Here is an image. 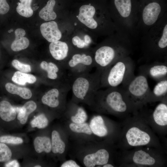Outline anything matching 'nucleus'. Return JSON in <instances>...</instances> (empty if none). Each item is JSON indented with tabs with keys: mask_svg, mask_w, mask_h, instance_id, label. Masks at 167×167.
Returning a JSON list of instances; mask_svg holds the SVG:
<instances>
[{
	"mask_svg": "<svg viewBox=\"0 0 167 167\" xmlns=\"http://www.w3.org/2000/svg\"><path fill=\"white\" fill-rule=\"evenodd\" d=\"M142 58L147 62L167 60V13L141 38Z\"/></svg>",
	"mask_w": 167,
	"mask_h": 167,
	"instance_id": "nucleus-1",
	"label": "nucleus"
},
{
	"mask_svg": "<svg viewBox=\"0 0 167 167\" xmlns=\"http://www.w3.org/2000/svg\"><path fill=\"white\" fill-rule=\"evenodd\" d=\"M132 51L131 39L125 34L116 32L107 41L95 50V67L101 72L119 59L129 56Z\"/></svg>",
	"mask_w": 167,
	"mask_h": 167,
	"instance_id": "nucleus-2",
	"label": "nucleus"
},
{
	"mask_svg": "<svg viewBox=\"0 0 167 167\" xmlns=\"http://www.w3.org/2000/svg\"><path fill=\"white\" fill-rule=\"evenodd\" d=\"M114 8L110 13L117 31L131 39L136 36V28L138 20L139 7L132 0H114Z\"/></svg>",
	"mask_w": 167,
	"mask_h": 167,
	"instance_id": "nucleus-3",
	"label": "nucleus"
},
{
	"mask_svg": "<svg viewBox=\"0 0 167 167\" xmlns=\"http://www.w3.org/2000/svg\"><path fill=\"white\" fill-rule=\"evenodd\" d=\"M134 67V62L129 56L118 60L101 72V88L124 85L135 75Z\"/></svg>",
	"mask_w": 167,
	"mask_h": 167,
	"instance_id": "nucleus-4",
	"label": "nucleus"
},
{
	"mask_svg": "<svg viewBox=\"0 0 167 167\" xmlns=\"http://www.w3.org/2000/svg\"><path fill=\"white\" fill-rule=\"evenodd\" d=\"M101 71L85 73L69 77L73 99L90 104L95 93L101 88Z\"/></svg>",
	"mask_w": 167,
	"mask_h": 167,
	"instance_id": "nucleus-5",
	"label": "nucleus"
},
{
	"mask_svg": "<svg viewBox=\"0 0 167 167\" xmlns=\"http://www.w3.org/2000/svg\"><path fill=\"white\" fill-rule=\"evenodd\" d=\"M128 101H130L125 90L120 86L98 90L93 95L91 104L98 109L123 113L128 109Z\"/></svg>",
	"mask_w": 167,
	"mask_h": 167,
	"instance_id": "nucleus-6",
	"label": "nucleus"
},
{
	"mask_svg": "<svg viewBox=\"0 0 167 167\" xmlns=\"http://www.w3.org/2000/svg\"><path fill=\"white\" fill-rule=\"evenodd\" d=\"M121 86L132 103L140 105L150 100L151 90L147 77L144 74L139 73L135 75L125 85Z\"/></svg>",
	"mask_w": 167,
	"mask_h": 167,
	"instance_id": "nucleus-7",
	"label": "nucleus"
},
{
	"mask_svg": "<svg viewBox=\"0 0 167 167\" xmlns=\"http://www.w3.org/2000/svg\"><path fill=\"white\" fill-rule=\"evenodd\" d=\"M64 66L68 77L90 72L95 67L93 57L86 53H75L68 58Z\"/></svg>",
	"mask_w": 167,
	"mask_h": 167,
	"instance_id": "nucleus-8",
	"label": "nucleus"
},
{
	"mask_svg": "<svg viewBox=\"0 0 167 167\" xmlns=\"http://www.w3.org/2000/svg\"><path fill=\"white\" fill-rule=\"evenodd\" d=\"M139 73L149 76L157 82L167 78V60L154 61L140 66Z\"/></svg>",
	"mask_w": 167,
	"mask_h": 167,
	"instance_id": "nucleus-9",
	"label": "nucleus"
},
{
	"mask_svg": "<svg viewBox=\"0 0 167 167\" xmlns=\"http://www.w3.org/2000/svg\"><path fill=\"white\" fill-rule=\"evenodd\" d=\"M126 138L128 143L132 146L147 145L151 139L149 135L147 133L136 127H132L128 131Z\"/></svg>",
	"mask_w": 167,
	"mask_h": 167,
	"instance_id": "nucleus-10",
	"label": "nucleus"
},
{
	"mask_svg": "<svg viewBox=\"0 0 167 167\" xmlns=\"http://www.w3.org/2000/svg\"><path fill=\"white\" fill-rule=\"evenodd\" d=\"M49 49L53 58L57 61L62 62L64 66L69 55V48L67 44L64 42L56 41L51 42Z\"/></svg>",
	"mask_w": 167,
	"mask_h": 167,
	"instance_id": "nucleus-11",
	"label": "nucleus"
},
{
	"mask_svg": "<svg viewBox=\"0 0 167 167\" xmlns=\"http://www.w3.org/2000/svg\"><path fill=\"white\" fill-rule=\"evenodd\" d=\"M96 12V9L93 6L89 5H83L79 8L78 19L88 28L96 29L98 26V24L93 18Z\"/></svg>",
	"mask_w": 167,
	"mask_h": 167,
	"instance_id": "nucleus-12",
	"label": "nucleus"
},
{
	"mask_svg": "<svg viewBox=\"0 0 167 167\" xmlns=\"http://www.w3.org/2000/svg\"><path fill=\"white\" fill-rule=\"evenodd\" d=\"M109 158L108 151L102 149L94 153L86 155L84 158L83 162L86 167H94L96 165H102L107 163Z\"/></svg>",
	"mask_w": 167,
	"mask_h": 167,
	"instance_id": "nucleus-13",
	"label": "nucleus"
},
{
	"mask_svg": "<svg viewBox=\"0 0 167 167\" xmlns=\"http://www.w3.org/2000/svg\"><path fill=\"white\" fill-rule=\"evenodd\" d=\"M40 31L43 36L50 42L59 41L62 37V33L54 21L42 24L40 26Z\"/></svg>",
	"mask_w": 167,
	"mask_h": 167,
	"instance_id": "nucleus-14",
	"label": "nucleus"
},
{
	"mask_svg": "<svg viewBox=\"0 0 167 167\" xmlns=\"http://www.w3.org/2000/svg\"><path fill=\"white\" fill-rule=\"evenodd\" d=\"M15 39L11 45V49L14 51H18L26 49L29 46L28 39L24 36L25 31L21 28L16 29L15 32Z\"/></svg>",
	"mask_w": 167,
	"mask_h": 167,
	"instance_id": "nucleus-15",
	"label": "nucleus"
},
{
	"mask_svg": "<svg viewBox=\"0 0 167 167\" xmlns=\"http://www.w3.org/2000/svg\"><path fill=\"white\" fill-rule=\"evenodd\" d=\"M16 112L8 101L3 100L0 101V118L3 121L9 122L15 118Z\"/></svg>",
	"mask_w": 167,
	"mask_h": 167,
	"instance_id": "nucleus-16",
	"label": "nucleus"
},
{
	"mask_svg": "<svg viewBox=\"0 0 167 167\" xmlns=\"http://www.w3.org/2000/svg\"><path fill=\"white\" fill-rule=\"evenodd\" d=\"M89 125L92 133L98 136L103 137L108 133L107 128L101 116H94L91 120Z\"/></svg>",
	"mask_w": 167,
	"mask_h": 167,
	"instance_id": "nucleus-17",
	"label": "nucleus"
},
{
	"mask_svg": "<svg viewBox=\"0 0 167 167\" xmlns=\"http://www.w3.org/2000/svg\"><path fill=\"white\" fill-rule=\"evenodd\" d=\"M153 116L155 122L161 126L167 125V105L164 103L159 104L156 107Z\"/></svg>",
	"mask_w": 167,
	"mask_h": 167,
	"instance_id": "nucleus-18",
	"label": "nucleus"
},
{
	"mask_svg": "<svg viewBox=\"0 0 167 167\" xmlns=\"http://www.w3.org/2000/svg\"><path fill=\"white\" fill-rule=\"evenodd\" d=\"M33 145L36 151L40 153L44 152L49 153L51 151L50 139L47 136H38L34 139Z\"/></svg>",
	"mask_w": 167,
	"mask_h": 167,
	"instance_id": "nucleus-19",
	"label": "nucleus"
},
{
	"mask_svg": "<svg viewBox=\"0 0 167 167\" xmlns=\"http://www.w3.org/2000/svg\"><path fill=\"white\" fill-rule=\"evenodd\" d=\"M4 86L9 93L18 95L24 99H28L32 96V92L28 88L19 87L10 82L6 83Z\"/></svg>",
	"mask_w": 167,
	"mask_h": 167,
	"instance_id": "nucleus-20",
	"label": "nucleus"
},
{
	"mask_svg": "<svg viewBox=\"0 0 167 167\" xmlns=\"http://www.w3.org/2000/svg\"><path fill=\"white\" fill-rule=\"evenodd\" d=\"M167 94V78H166L157 82L152 90H151L150 100L166 97Z\"/></svg>",
	"mask_w": 167,
	"mask_h": 167,
	"instance_id": "nucleus-21",
	"label": "nucleus"
},
{
	"mask_svg": "<svg viewBox=\"0 0 167 167\" xmlns=\"http://www.w3.org/2000/svg\"><path fill=\"white\" fill-rule=\"evenodd\" d=\"M55 3V0H49L46 5L40 11V17L46 21L55 19L57 17V15L53 9Z\"/></svg>",
	"mask_w": 167,
	"mask_h": 167,
	"instance_id": "nucleus-22",
	"label": "nucleus"
},
{
	"mask_svg": "<svg viewBox=\"0 0 167 167\" xmlns=\"http://www.w3.org/2000/svg\"><path fill=\"white\" fill-rule=\"evenodd\" d=\"M51 151L54 153H63L65 149V143L62 140L59 133L53 131L51 134Z\"/></svg>",
	"mask_w": 167,
	"mask_h": 167,
	"instance_id": "nucleus-23",
	"label": "nucleus"
},
{
	"mask_svg": "<svg viewBox=\"0 0 167 167\" xmlns=\"http://www.w3.org/2000/svg\"><path fill=\"white\" fill-rule=\"evenodd\" d=\"M133 160L136 164L145 165H152L155 162V160L153 157L142 150H139L135 152Z\"/></svg>",
	"mask_w": 167,
	"mask_h": 167,
	"instance_id": "nucleus-24",
	"label": "nucleus"
},
{
	"mask_svg": "<svg viewBox=\"0 0 167 167\" xmlns=\"http://www.w3.org/2000/svg\"><path fill=\"white\" fill-rule=\"evenodd\" d=\"M11 79L14 83L20 85H25L26 83L33 84L36 80L33 75L17 71L14 74Z\"/></svg>",
	"mask_w": 167,
	"mask_h": 167,
	"instance_id": "nucleus-25",
	"label": "nucleus"
},
{
	"mask_svg": "<svg viewBox=\"0 0 167 167\" xmlns=\"http://www.w3.org/2000/svg\"><path fill=\"white\" fill-rule=\"evenodd\" d=\"M20 2H18V6L16 10L18 13L20 15L25 17H29L31 16L33 13L31 7L32 0H19Z\"/></svg>",
	"mask_w": 167,
	"mask_h": 167,
	"instance_id": "nucleus-26",
	"label": "nucleus"
},
{
	"mask_svg": "<svg viewBox=\"0 0 167 167\" xmlns=\"http://www.w3.org/2000/svg\"><path fill=\"white\" fill-rule=\"evenodd\" d=\"M70 129L73 132L77 133H84L90 135L92 132L89 125L86 123L77 124L71 123L69 126Z\"/></svg>",
	"mask_w": 167,
	"mask_h": 167,
	"instance_id": "nucleus-27",
	"label": "nucleus"
},
{
	"mask_svg": "<svg viewBox=\"0 0 167 167\" xmlns=\"http://www.w3.org/2000/svg\"><path fill=\"white\" fill-rule=\"evenodd\" d=\"M48 123V120L45 116L43 114H41L36 117L31 121V125L33 128L43 129L46 127Z\"/></svg>",
	"mask_w": 167,
	"mask_h": 167,
	"instance_id": "nucleus-28",
	"label": "nucleus"
},
{
	"mask_svg": "<svg viewBox=\"0 0 167 167\" xmlns=\"http://www.w3.org/2000/svg\"><path fill=\"white\" fill-rule=\"evenodd\" d=\"M12 156L11 150L5 143L0 142V162H8Z\"/></svg>",
	"mask_w": 167,
	"mask_h": 167,
	"instance_id": "nucleus-29",
	"label": "nucleus"
},
{
	"mask_svg": "<svg viewBox=\"0 0 167 167\" xmlns=\"http://www.w3.org/2000/svg\"><path fill=\"white\" fill-rule=\"evenodd\" d=\"M87 118V115L86 112L81 107L77 108L76 113L71 118V121L74 123L77 124L85 122Z\"/></svg>",
	"mask_w": 167,
	"mask_h": 167,
	"instance_id": "nucleus-30",
	"label": "nucleus"
},
{
	"mask_svg": "<svg viewBox=\"0 0 167 167\" xmlns=\"http://www.w3.org/2000/svg\"><path fill=\"white\" fill-rule=\"evenodd\" d=\"M0 142L7 144H18L23 142V139L18 137L11 135H3L0 136Z\"/></svg>",
	"mask_w": 167,
	"mask_h": 167,
	"instance_id": "nucleus-31",
	"label": "nucleus"
},
{
	"mask_svg": "<svg viewBox=\"0 0 167 167\" xmlns=\"http://www.w3.org/2000/svg\"><path fill=\"white\" fill-rule=\"evenodd\" d=\"M11 64L13 67L20 72L27 73L30 72L31 71L30 65L23 63L16 59L12 61Z\"/></svg>",
	"mask_w": 167,
	"mask_h": 167,
	"instance_id": "nucleus-32",
	"label": "nucleus"
},
{
	"mask_svg": "<svg viewBox=\"0 0 167 167\" xmlns=\"http://www.w3.org/2000/svg\"><path fill=\"white\" fill-rule=\"evenodd\" d=\"M72 43L73 45L79 49L86 48L89 46L84 40L81 39L77 36L73 37L72 39Z\"/></svg>",
	"mask_w": 167,
	"mask_h": 167,
	"instance_id": "nucleus-33",
	"label": "nucleus"
},
{
	"mask_svg": "<svg viewBox=\"0 0 167 167\" xmlns=\"http://www.w3.org/2000/svg\"><path fill=\"white\" fill-rule=\"evenodd\" d=\"M9 9L10 6L6 0H0V14H6Z\"/></svg>",
	"mask_w": 167,
	"mask_h": 167,
	"instance_id": "nucleus-34",
	"label": "nucleus"
},
{
	"mask_svg": "<svg viewBox=\"0 0 167 167\" xmlns=\"http://www.w3.org/2000/svg\"><path fill=\"white\" fill-rule=\"evenodd\" d=\"M61 167H79L76 163L74 161L70 160L63 163L61 166Z\"/></svg>",
	"mask_w": 167,
	"mask_h": 167,
	"instance_id": "nucleus-35",
	"label": "nucleus"
},
{
	"mask_svg": "<svg viewBox=\"0 0 167 167\" xmlns=\"http://www.w3.org/2000/svg\"><path fill=\"white\" fill-rule=\"evenodd\" d=\"M5 166L6 167H19V164L16 160H13L6 163Z\"/></svg>",
	"mask_w": 167,
	"mask_h": 167,
	"instance_id": "nucleus-36",
	"label": "nucleus"
},
{
	"mask_svg": "<svg viewBox=\"0 0 167 167\" xmlns=\"http://www.w3.org/2000/svg\"><path fill=\"white\" fill-rule=\"evenodd\" d=\"M84 38L85 42L89 46L91 43V39L90 37L88 35H86L85 36Z\"/></svg>",
	"mask_w": 167,
	"mask_h": 167,
	"instance_id": "nucleus-37",
	"label": "nucleus"
},
{
	"mask_svg": "<svg viewBox=\"0 0 167 167\" xmlns=\"http://www.w3.org/2000/svg\"><path fill=\"white\" fill-rule=\"evenodd\" d=\"M103 165V167H113V166L111 164H107V163Z\"/></svg>",
	"mask_w": 167,
	"mask_h": 167,
	"instance_id": "nucleus-38",
	"label": "nucleus"
},
{
	"mask_svg": "<svg viewBox=\"0 0 167 167\" xmlns=\"http://www.w3.org/2000/svg\"><path fill=\"white\" fill-rule=\"evenodd\" d=\"M34 167H41V166L40 165H35V166H34Z\"/></svg>",
	"mask_w": 167,
	"mask_h": 167,
	"instance_id": "nucleus-39",
	"label": "nucleus"
}]
</instances>
